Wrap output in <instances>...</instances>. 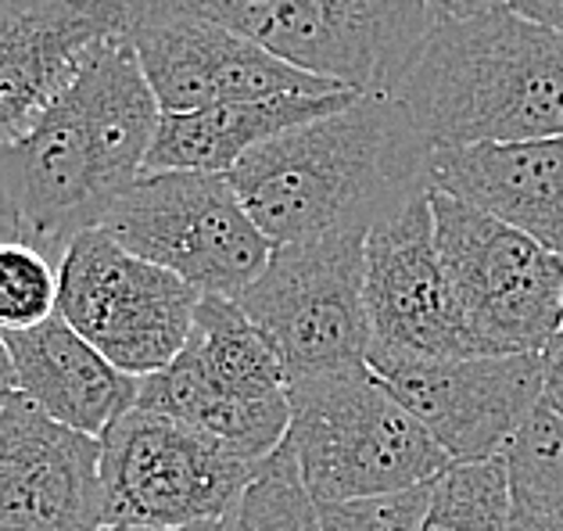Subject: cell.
I'll return each mask as SVG.
<instances>
[{
	"label": "cell",
	"instance_id": "cell-1",
	"mask_svg": "<svg viewBox=\"0 0 563 531\" xmlns=\"http://www.w3.org/2000/svg\"><path fill=\"white\" fill-rule=\"evenodd\" d=\"M162 104L126 36L104 40L22 141L0 147V244L54 266L144 176Z\"/></svg>",
	"mask_w": 563,
	"mask_h": 531
},
{
	"label": "cell",
	"instance_id": "cell-2",
	"mask_svg": "<svg viewBox=\"0 0 563 531\" xmlns=\"http://www.w3.org/2000/svg\"><path fill=\"white\" fill-rule=\"evenodd\" d=\"M428 152L391 93H360L349 108L287 130L230 173L273 248L374 226L409 195L428 190Z\"/></svg>",
	"mask_w": 563,
	"mask_h": 531
},
{
	"label": "cell",
	"instance_id": "cell-3",
	"mask_svg": "<svg viewBox=\"0 0 563 531\" xmlns=\"http://www.w3.org/2000/svg\"><path fill=\"white\" fill-rule=\"evenodd\" d=\"M391 98L428 147L563 137V33L510 4L434 22Z\"/></svg>",
	"mask_w": 563,
	"mask_h": 531
},
{
	"label": "cell",
	"instance_id": "cell-4",
	"mask_svg": "<svg viewBox=\"0 0 563 531\" xmlns=\"http://www.w3.org/2000/svg\"><path fill=\"white\" fill-rule=\"evenodd\" d=\"M287 395V445L316 507L406 493L452 467L428 428L380 385L369 363L363 370L295 380Z\"/></svg>",
	"mask_w": 563,
	"mask_h": 531
},
{
	"label": "cell",
	"instance_id": "cell-5",
	"mask_svg": "<svg viewBox=\"0 0 563 531\" xmlns=\"http://www.w3.org/2000/svg\"><path fill=\"white\" fill-rule=\"evenodd\" d=\"M141 410L173 417L266 463L291 431L287 370L233 298L201 295L195 331L166 370L141 377Z\"/></svg>",
	"mask_w": 563,
	"mask_h": 531
},
{
	"label": "cell",
	"instance_id": "cell-6",
	"mask_svg": "<svg viewBox=\"0 0 563 531\" xmlns=\"http://www.w3.org/2000/svg\"><path fill=\"white\" fill-rule=\"evenodd\" d=\"M301 73L395 93L434 30L428 0H187Z\"/></svg>",
	"mask_w": 563,
	"mask_h": 531
},
{
	"label": "cell",
	"instance_id": "cell-7",
	"mask_svg": "<svg viewBox=\"0 0 563 531\" xmlns=\"http://www.w3.org/2000/svg\"><path fill=\"white\" fill-rule=\"evenodd\" d=\"M434 237L477 356L545 352L563 331V252L431 190Z\"/></svg>",
	"mask_w": 563,
	"mask_h": 531
},
{
	"label": "cell",
	"instance_id": "cell-8",
	"mask_svg": "<svg viewBox=\"0 0 563 531\" xmlns=\"http://www.w3.org/2000/svg\"><path fill=\"white\" fill-rule=\"evenodd\" d=\"M101 230L198 295L233 302L273 258L269 237L255 226L223 173H144L108 209Z\"/></svg>",
	"mask_w": 563,
	"mask_h": 531
},
{
	"label": "cell",
	"instance_id": "cell-9",
	"mask_svg": "<svg viewBox=\"0 0 563 531\" xmlns=\"http://www.w3.org/2000/svg\"><path fill=\"white\" fill-rule=\"evenodd\" d=\"M366 234L369 226L273 248L238 306L269 338L287 370V385L363 370L369 359L366 312Z\"/></svg>",
	"mask_w": 563,
	"mask_h": 531
},
{
	"label": "cell",
	"instance_id": "cell-10",
	"mask_svg": "<svg viewBox=\"0 0 563 531\" xmlns=\"http://www.w3.org/2000/svg\"><path fill=\"white\" fill-rule=\"evenodd\" d=\"M263 463L173 417L130 410L101 439L104 528H195L238 513Z\"/></svg>",
	"mask_w": 563,
	"mask_h": 531
},
{
	"label": "cell",
	"instance_id": "cell-11",
	"mask_svg": "<svg viewBox=\"0 0 563 531\" xmlns=\"http://www.w3.org/2000/svg\"><path fill=\"white\" fill-rule=\"evenodd\" d=\"M58 277V317L136 380L166 370L195 331L201 295L101 226L68 244Z\"/></svg>",
	"mask_w": 563,
	"mask_h": 531
},
{
	"label": "cell",
	"instance_id": "cell-12",
	"mask_svg": "<svg viewBox=\"0 0 563 531\" xmlns=\"http://www.w3.org/2000/svg\"><path fill=\"white\" fill-rule=\"evenodd\" d=\"M126 40L162 112H198L277 93L345 90L331 79L295 69L255 40L190 8L187 0H133Z\"/></svg>",
	"mask_w": 563,
	"mask_h": 531
},
{
	"label": "cell",
	"instance_id": "cell-13",
	"mask_svg": "<svg viewBox=\"0 0 563 531\" xmlns=\"http://www.w3.org/2000/svg\"><path fill=\"white\" fill-rule=\"evenodd\" d=\"M369 366L477 356L434 237L431 187L384 212L366 234Z\"/></svg>",
	"mask_w": 563,
	"mask_h": 531
},
{
	"label": "cell",
	"instance_id": "cell-14",
	"mask_svg": "<svg viewBox=\"0 0 563 531\" xmlns=\"http://www.w3.org/2000/svg\"><path fill=\"white\" fill-rule=\"evenodd\" d=\"M413 413L449 463L506 456L545 395V352L463 356L406 366H369Z\"/></svg>",
	"mask_w": 563,
	"mask_h": 531
},
{
	"label": "cell",
	"instance_id": "cell-15",
	"mask_svg": "<svg viewBox=\"0 0 563 531\" xmlns=\"http://www.w3.org/2000/svg\"><path fill=\"white\" fill-rule=\"evenodd\" d=\"M133 0H0V147L22 141L104 40L126 36Z\"/></svg>",
	"mask_w": 563,
	"mask_h": 531
},
{
	"label": "cell",
	"instance_id": "cell-16",
	"mask_svg": "<svg viewBox=\"0 0 563 531\" xmlns=\"http://www.w3.org/2000/svg\"><path fill=\"white\" fill-rule=\"evenodd\" d=\"M101 528V439L54 424L19 395L0 410V531Z\"/></svg>",
	"mask_w": 563,
	"mask_h": 531
},
{
	"label": "cell",
	"instance_id": "cell-17",
	"mask_svg": "<svg viewBox=\"0 0 563 531\" xmlns=\"http://www.w3.org/2000/svg\"><path fill=\"white\" fill-rule=\"evenodd\" d=\"M428 187L563 252V137L431 147Z\"/></svg>",
	"mask_w": 563,
	"mask_h": 531
},
{
	"label": "cell",
	"instance_id": "cell-18",
	"mask_svg": "<svg viewBox=\"0 0 563 531\" xmlns=\"http://www.w3.org/2000/svg\"><path fill=\"white\" fill-rule=\"evenodd\" d=\"M19 370V391L54 424L90 439L119 424L141 399V380L112 366L58 312L33 331L8 334Z\"/></svg>",
	"mask_w": 563,
	"mask_h": 531
},
{
	"label": "cell",
	"instance_id": "cell-19",
	"mask_svg": "<svg viewBox=\"0 0 563 531\" xmlns=\"http://www.w3.org/2000/svg\"><path fill=\"white\" fill-rule=\"evenodd\" d=\"M360 93H277L258 101H230L198 112H162L144 173H223L287 130L309 126L349 108Z\"/></svg>",
	"mask_w": 563,
	"mask_h": 531
},
{
	"label": "cell",
	"instance_id": "cell-20",
	"mask_svg": "<svg viewBox=\"0 0 563 531\" xmlns=\"http://www.w3.org/2000/svg\"><path fill=\"white\" fill-rule=\"evenodd\" d=\"M514 493L506 456L485 463H452L431 485L420 531H510Z\"/></svg>",
	"mask_w": 563,
	"mask_h": 531
},
{
	"label": "cell",
	"instance_id": "cell-21",
	"mask_svg": "<svg viewBox=\"0 0 563 531\" xmlns=\"http://www.w3.org/2000/svg\"><path fill=\"white\" fill-rule=\"evenodd\" d=\"M510 493L563 531V417L545 399L506 449Z\"/></svg>",
	"mask_w": 563,
	"mask_h": 531
},
{
	"label": "cell",
	"instance_id": "cell-22",
	"mask_svg": "<svg viewBox=\"0 0 563 531\" xmlns=\"http://www.w3.org/2000/svg\"><path fill=\"white\" fill-rule=\"evenodd\" d=\"M238 531H323L320 510L301 482L291 445L273 453L241 499Z\"/></svg>",
	"mask_w": 563,
	"mask_h": 531
},
{
	"label": "cell",
	"instance_id": "cell-23",
	"mask_svg": "<svg viewBox=\"0 0 563 531\" xmlns=\"http://www.w3.org/2000/svg\"><path fill=\"white\" fill-rule=\"evenodd\" d=\"M58 266L30 244H0V331H33L58 312Z\"/></svg>",
	"mask_w": 563,
	"mask_h": 531
},
{
	"label": "cell",
	"instance_id": "cell-24",
	"mask_svg": "<svg viewBox=\"0 0 563 531\" xmlns=\"http://www.w3.org/2000/svg\"><path fill=\"white\" fill-rule=\"evenodd\" d=\"M431 485L434 482L406 488V493L331 502V507L316 510H320L323 531H420L431 502Z\"/></svg>",
	"mask_w": 563,
	"mask_h": 531
},
{
	"label": "cell",
	"instance_id": "cell-25",
	"mask_svg": "<svg viewBox=\"0 0 563 531\" xmlns=\"http://www.w3.org/2000/svg\"><path fill=\"white\" fill-rule=\"evenodd\" d=\"M506 8V0H428V11L434 22H460V19H474L485 15V11Z\"/></svg>",
	"mask_w": 563,
	"mask_h": 531
},
{
	"label": "cell",
	"instance_id": "cell-26",
	"mask_svg": "<svg viewBox=\"0 0 563 531\" xmlns=\"http://www.w3.org/2000/svg\"><path fill=\"white\" fill-rule=\"evenodd\" d=\"M542 399L563 417V331L545 349V395Z\"/></svg>",
	"mask_w": 563,
	"mask_h": 531
},
{
	"label": "cell",
	"instance_id": "cell-27",
	"mask_svg": "<svg viewBox=\"0 0 563 531\" xmlns=\"http://www.w3.org/2000/svg\"><path fill=\"white\" fill-rule=\"evenodd\" d=\"M506 4H510L517 15L563 33V0H506Z\"/></svg>",
	"mask_w": 563,
	"mask_h": 531
},
{
	"label": "cell",
	"instance_id": "cell-28",
	"mask_svg": "<svg viewBox=\"0 0 563 531\" xmlns=\"http://www.w3.org/2000/svg\"><path fill=\"white\" fill-rule=\"evenodd\" d=\"M19 370H15V359H11V345H8V334L0 331V410L8 402L19 399Z\"/></svg>",
	"mask_w": 563,
	"mask_h": 531
},
{
	"label": "cell",
	"instance_id": "cell-29",
	"mask_svg": "<svg viewBox=\"0 0 563 531\" xmlns=\"http://www.w3.org/2000/svg\"><path fill=\"white\" fill-rule=\"evenodd\" d=\"M510 531H560L556 524H549L542 513H534L531 507L514 499V517H510Z\"/></svg>",
	"mask_w": 563,
	"mask_h": 531
},
{
	"label": "cell",
	"instance_id": "cell-30",
	"mask_svg": "<svg viewBox=\"0 0 563 531\" xmlns=\"http://www.w3.org/2000/svg\"><path fill=\"white\" fill-rule=\"evenodd\" d=\"M219 524H195V528H136V524H108L101 531H216Z\"/></svg>",
	"mask_w": 563,
	"mask_h": 531
},
{
	"label": "cell",
	"instance_id": "cell-31",
	"mask_svg": "<svg viewBox=\"0 0 563 531\" xmlns=\"http://www.w3.org/2000/svg\"><path fill=\"white\" fill-rule=\"evenodd\" d=\"M238 510H241V507H238ZM216 531H238V513H230L227 521H219V528H216Z\"/></svg>",
	"mask_w": 563,
	"mask_h": 531
}]
</instances>
